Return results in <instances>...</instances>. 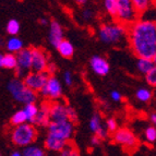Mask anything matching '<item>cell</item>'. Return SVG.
<instances>
[{
	"label": "cell",
	"mask_w": 156,
	"mask_h": 156,
	"mask_svg": "<svg viewBox=\"0 0 156 156\" xmlns=\"http://www.w3.org/2000/svg\"><path fill=\"white\" fill-rule=\"evenodd\" d=\"M127 38L138 58L156 60V23L154 20L139 19L128 26Z\"/></svg>",
	"instance_id": "cell-1"
},
{
	"label": "cell",
	"mask_w": 156,
	"mask_h": 156,
	"mask_svg": "<svg viewBox=\"0 0 156 156\" xmlns=\"http://www.w3.org/2000/svg\"><path fill=\"white\" fill-rule=\"evenodd\" d=\"M128 27L119 22H108L99 26L97 36L101 43L106 45H118L127 38Z\"/></svg>",
	"instance_id": "cell-2"
},
{
	"label": "cell",
	"mask_w": 156,
	"mask_h": 156,
	"mask_svg": "<svg viewBox=\"0 0 156 156\" xmlns=\"http://www.w3.org/2000/svg\"><path fill=\"white\" fill-rule=\"evenodd\" d=\"M37 139V130L35 126L25 122L23 125L16 126L11 131V140L16 146L26 147L32 145Z\"/></svg>",
	"instance_id": "cell-3"
},
{
	"label": "cell",
	"mask_w": 156,
	"mask_h": 156,
	"mask_svg": "<svg viewBox=\"0 0 156 156\" xmlns=\"http://www.w3.org/2000/svg\"><path fill=\"white\" fill-rule=\"evenodd\" d=\"M8 91L10 92L13 98L21 104L27 105L36 103L37 101L36 92L26 87L21 79L14 78L10 80V82L8 83Z\"/></svg>",
	"instance_id": "cell-4"
},
{
	"label": "cell",
	"mask_w": 156,
	"mask_h": 156,
	"mask_svg": "<svg viewBox=\"0 0 156 156\" xmlns=\"http://www.w3.org/2000/svg\"><path fill=\"white\" fill-rule=\"evenodd\" d=\"M139 16L140 14L135 10L131 0H117V8L115 14L116 21L128 27L139 20Z\"/></svg>",
	"instance_id": "cell-5"
},
{
	"label": "cell",
	"mask_w": 156,
	"mask_h": 156,
	"mask_svg": "<svg viewBox=\"0 0 156 156\" xmlns=\"http://www.w3.org/2000/svg\"><path fill=\"white\" fill-rule=\"evenodd\" d=\"M62 84L56 76H49L43 89L38 92L43 97L49 101H58L62 96Z\"/></svg>",
	"instance_id": "cell-6"
},
{
	"label": "cell",
	"mask_w": 156,
	"mask_h": 156,
	"mask_svg": "<svg viewBox=\"0 0 156 156\" xmlns=\"http://www.w3.org/2000/svg\"><path fill=\"white\" fill-rule=\"evenodd\" d=\"M16 67L14 69L18 79H23L31 71L32 65V48H23L16 54Z\"/></svg>",
	"instance_id": "cell-7"
},
{
	"label": "cell",
	"mask_w": 156,
	"mask_h": 156,
	"mask_svg": "<svg viewBox=\"0 0 156 156\" xmlns=\"http://www.w3.org/2000/svg\"><path fill=\"white\" fill-rule=\"evenodd\" d=\"M47 128H48V133H51L67 142L72 139L74 133V123L69 120L59 121V122H50L47 126Z\"/></svg>",
	"instance_id": "cell-8"
},
{
	"label": "cell",
	"mask_w": 156,
	"mask_h": 156,
	"mask_svg": "<svg viewBox=\"0 0 156 156\" xmlns=\"http://www.w3.org/2000/svg\"><path fill=\"white\" fill-rule=\"evenodd\" d=\"M48 74L46 72H34V71H30L23 79V83L25 84L26 87H29L30 90L34 92H39L43 89V86L46 83L47 79H48Z\"/></svg>",
	"instance_id": "cell-9"
},
{
	"label": "cell",
	"mask_w": 156,
	"mask_h": 156,
	"mask_svg": "<svg viewBox=\"0 0 156 156\" xmlns=\"http://www.w3.org/2000/svg\"><path fill=\"white\" fill-rule=\"evenodd\" d=\"M112 134H114L112 139L115 142L120 144V145L126 146V147L132 148L138 144V138L128 128H120V129L118 128Z\"/></svg>",
	"instance_id": "cell-10"
},
{
	"label": "cell",
	"mask_w": 156,
	"mask_h": 156,
	"mask_svg": "<svg viewBox=\"0 0 156 156\" xmlns=\"http://www.w3.org/2000/svg\"><path fill=\"white\" fill-rule=\"evenodd\" d=\"M48 62H49V57L45 50L41 49V48H32L31 71L45 72Z\"/></svg>",
	"instance_id": "cell-11"
},
{
	"label": "cell",
	"mask_w": 156,
	"mask_h": 156,
	"mask_svg": "<svg viewBox=\"0 0 156 156\" xmlns=\"http://www.w3.org/2000/svg\"><path fill=\"white\" fill-rule=\"evenodd\" d=\"M67 104L62 101H51L49 103V118L50 122H59L68 120L67 117Z\"/></svg>",
	"instance_id": "cell-12"
},
{
	"label": "cell",
	"mask_w": 156,
	"mask_h": 156,
	"mask_svg": "<svg viewBox=\"0 0 156 156\" xmlns=\"http://www.w3.org/2000/svg\"><path fill=\"white\" fill-rule=\"evenodd\" d=\"M90 66L91 69L95 74L101 76H105L106 74H108L110 70V66L108 63V61L106 60V58L101 57V56H94L91 58L90 61Z\"/></svg>",
	"instance_id": "cell-13"
},
{
	"label": "cell",
	"mask_w": 156,
	"mask_h": 156,
	"mask_svg": "<svg viewBox=\"0 0 156 156\" xmlns=\"http://www.w3.org/2000/svg\"><path fill=\"white\" fill-rule=\"evenodd\" d=\"M63 38V29L61 24L58 21H52L49 22V32H48V41H49L50 45L54 47H57Z\"/></svg>",
	"instance_id": "cell-14"
},
{
	"label": "cell",
	"mask_w": 156,
	"mask_h": 156,
	"mask_svg": "<svg viewBox=\"0 0 156 156\" xmlns=\"http://www.w3.org/2000/svg\"><path fill=\"white\" fill-rule=\"evenodd\" d=\"M50 123L49 118V103L48 101H43L42 104L38 105V112L35 119L33 121V125L38 126V127H47Z\"/></svg>",
	"instance_id": "cell-15"
},
{
	"label": "cell",
	"mask_w": 156,
	"mask_h": 156,
	"mask_svg": "<svg viewBox=\"0 0 156 156\" xmlns=\"http://www.w3.org/2000/svg\"><path fill=\"white\" fill-rule=\"evenodd\" d=\"M90 129L94 133V135H97L101 140L107 138V135H108V132H107L106 128L103 126L101 118L98 114H95L91 118V120H90Z\"/></svg>",
	"instance_id": "cell-16"
},
{
	"label": "cell",
	"mask_w": 156,
	"mask_h": 156,
	"mask_svg": "<svg viewBox=\"0 0 156 156\" xmlns=\"http://www.w3.org/2000/svg\"><path fill=\"white\" fill-rule=\"evenodd\" d=\"M68 143L69 142L58 138L51 133H47V136L45 139V147L51 152H60Z\"/></svg>",
	"instance_id": "cell-17"
},
{
	"label": "cell",
	"mask_w": 156,
	"mask_h": 156,
	"mask_svg": "<svg viewBox=\"0 0 156 156\" xmlns=\"http://www.w3.org/2000/svg\"><path fill=\"white\" fill-rule=\"evenodd\" d=\"M56 48H57L60 56H62L63 58H71L74 54V47H73L72 43L67 41V39H62Z\"/></svg>",
	"instance_id": "cell-18"
},
{
	"label": "cell",
	"mask_w": 156,
	"mask_h": 156,
	"mask_svg": "<svg viewBox=\"0 0 156 156\" xmlns=\"http://www.w3.org/2000/svg\"><path fill=\"white\" fill-rule=\"evenodd\" d=\"M153 68H155L154 60L146 59V58H138V60H136V70L144 76L148 71H151Z\"/></svg>",
	"instance_id": "cell-19"
},
{
	"label": "cell",
	"mask_w": 156,
	"mask_h": 156,
	"mask_svg": "<svg viewBox=\"0 0 156 156\" xmlns=\"http://www.w3.org/2000/svg\"><path fill=\"white\" fill-rule=\"evenodd\" d=\"M7 49L10 54H14L16 55V52H19L20 50H22L24 48L23 42H22L21 38H19L16 36H11L7 42Z\"/></svg>",
	"instance_id": "cell-20"
},
{
	"label": "cell",
	"mask_w": 156,
	"mask_h": 156,
	"mask_svg": "<svg viewBox=\"0 0 156 156\" xmlns=\"http://www.w3.org/2000/svg\"><path fill=\"white\" fill-rule=\"evenodd\" d=\"M131 2L140 16L154 7V0H131Z\"/></svg>",
	"instance_id": "cell-21"
},
{
	"label": "cell",
	"mask_w": 156,
	"mask_h": 156,
	"mask_svg": "<svg viewBox=\"0 0 156 156\" xmlns=\"http://www.w3.org/2000/svg\"><path fill=\"white\" fill-rule=\"evenodd\" d=\"M23 112L26 116V120H27V122L33 125V121H34V119H35V117H36L37 112H38V105H37L36 103H32V104L24 105Z\"/></svg>",
	"instance_id": "cell-22"
},
{
	"label": "cell",
	"mask_w": 156,
	"mask_h": 156,
	"mask_svg": "<svg viewBox=\"0 0 156 156\" xmlns=\"http://www.w3.org/2000/svg\"><path fill=\"white\" fill-rule=\"evenodd\" d=\"M135 97L141 103H148L153 97V92L147 87H140L135 93Z\"/></svg>",
	"instance_id": "cell-23"
},
{
	"label": "cell",
	"mask_w": 156,
	"mask_h": 156,
	"mask_svg": "<svg viewBox=\"0 0 156 156\" xmlns=\"http://www.w3.org/2000/svg\"><path fill=\"white\" fill-rule=\"evenodd\" d=\"M16 67V57L14 54H5L2 56V66L1 68L8 69V70H14Z\"/></svg>",
	"instance_id": "cell-24"
},
{
	"label": "cell",
	"mask_w": 156,
	"mask_h": 156,
	"mask_svg": "<svg viewBox=\"0 0 156 156\" xmlns=\"http://www.w3.org/2000/svg\"><path fill=\"white\" fill-rule=\"evenodd\" d=\"M22 156H45V151L38 145H29L24 147L22 152Z\"/></svg>",
	"instance_id": "cell-25"
},
{
	"label": "cell",
	"mask_w": 156,
	"mask_h": 156,
	"mask_svg": "<svg viewBox=\"0 0 156 156\" xmlns=\"http://www.w3.org/2000/svg\"><path fill=\"white\" fill-rule=\"evenodd\" d=\"M10 122L13 127H16V126L23 125V123L27 122L26 116H25V114H24L23 109H20V110H18V112H14V114L12 115V117H11Z\"/></svg>",
	"instance_id": "cell-26"
},
{
	"label": "cell",
	"mask_w": 156,
	"mask_h": 156,
	"mask_svg": "<svg viewBox=\"0 0 156 156\" xmlns=\"http://www.w3.org/2000/svg\"><path fill=\"white\" fill-rule=\"evenodd\" d=\"M59 153H60V156H80L79 150L76 147V145L71 144L70 142H69Z\"/></svg>",
	"instance_id": "cell-27"
},
{
	"label": "cell",
	"mask_w": 156,
	"mask_h": 156,
	"mask_svg": "<svg viewBox=\"0 0 156 156\" xmlns=\"http://www.w3.org/2000/svg\"><path fill=\"white\" fill-rule=\"evenodd\" d=\"M144 138L147 143L153 144L156 141V129L154 126H148L144 131Z\"/></svg>",
	"instance_id": "cell-28"
},
{
	"label": "cell",
	"mask_w": 156,
	"mask_h": 156,
	"mask_svg": "<svg viewBox=\"0 0 156 156\" xmlns=\"http://www.w3.org/2000/svg\"><path fill=\"white\" fill-rule=\"evenodd\" d=\"M20 23L16 20H10V21L7 23V32L8 34H10L11 36H16V34L20 32Z\"/></svg>",
	"instance_id": "cell-29"
},
{
	"label": "cell",
	"mask_w": 156,
	"mask_h": 156,
	"mask_svg": "<svg viewBox=\"0 0 156 156\" xmlns=\"http://www.w3.org/2000/svg\"><path fill=\"white\" fill-rule=\"evenodd\" d=\"M104 8L110 16L115 18L116 8H117V0H104Z\"/></svg>",
	"instance_id": "cell-30"
},
{
	"label": "cell",
	"mask_w": 156,
	"mask_h": 156,
	"mask_svg": "<svg viewBox=\"0 0 156 156\" xmlns=\"http://www.w3.org/2000/svg\"><path fill=\"white\" fill-rule=\"evenodd\" d=\"M145 81L146 83L152 87L156 86V67L153 68L151 71H148L145 74Z\"/></svg>",
	"instance_id": "cell-31"
},
{
	"label": "cell",
	"mask_w": 156,
	"mask_h": 156,
	"mask_svg": "<svg viewBox=\"0 0 156 156\" xmlns=\"http://www.w3.org/2000/svg\"><path fill=\"white\" fill-rule=\"evenodd\" d=\"M105 128H106V130L108 133H114L118 129L117 120L115 119V118H108L106 120V127Z\"/></svg>",
	"instance_id": "cell-32"
},
{
	"label": "cell",
	"mask_w": 156,
	"mask_h": 156,
	"mask_svg": "<svg viewBox=\"0 0 156 156\" xmlns=\"http://www.w3.org/2000/svg\"><path fill=\"white\" fill-rule=\"evenodd\" d=\"M67 117L68 120L73 123L76 122V120H78V114H76V109L72 106H70V105L67 106Z\"/></svg>",
	"instance_id": "cell-33"
},
{
	"label": "cell",
	"mask_w": 156,
	"mask_h": 156,
	"mask_svg": "<svg viewBox=\"0 0 156 156\" xmlns=\"http://www.w3.org/2000/svg\"><path fill=\"white\" fill-rule=\"evenodd\" d=\"M81 18L85 22H91L94 18V12L91 9H84V10H82V12H81Z\"/></svg>",
	"instance_id": "cell-34"
},
{
	"label": "cell",
	"mask_w": 156,
	"mask_h": 156,
	"mask_svg": "<svg viewBox=\"0 0 156 156\" xmlns=\"http://www.w3.org/2000/svg\"><path fill=\"white\" fill-rule=\"evenodd\" d=\"M63 82L67 86H72L73 85V74L71 71H65L63 73Z\"/></svg>",
	"instance_id": "cell-35"
},
{
	"label": "cell",
	"mask_w": 156,
	"mask_h": 156,
	"mask_svg": "<svg viewBox=\"0 0 156 156\" xmlns=\"http://www.w3.org/2000/svg\"><path fill=\"white\" fill-rule=\"evenodd\" d=\"M57 71V66L55 65V63L52 62H48V65H47V68L46 70H45V72L48 74V76H55V72Z\"/></svg>",
	"instance_id": "cell-36"
},
{
	"label": "cell",
	"mask_w": 156,
	"mask_h": 156,
	"mask_svg": "<svg viewBox=\"0 0 156 156\" xmlns=\"http://www.w3.org/2000/svg\"><path fill=\"white\" fill-rule=\"evenodd\" d=\"M110 97H112V99L115 101H120L122 99V95L118 91H112V93H110Z\"/></svg>",
	"instance_id": "cell-37"
},
{
	"label": "cell",
	"mask_w": 156,
	"mask_h": 156,
	"mask_svg": "<svg viewBox=\"0 0 156 156\" xmlns=\"http://www.w3.org/2000/svg\"><path fill=\"white\" fill-rule=\"evenodd\" d=\"M101 143V139L97 136V135H94L93 138L91 139V144L92 145H98Z\"/></svg>",
	"instance_id": "cell-38"
},
{
	"label": "cell",
	"mask_w": 156,
	"mask_h": 156,
	"mask_svg": "<svg viewBox=\"0 0 156 156\" xmlns=\"http://www.w3.org/2000/svg\"><path fill=\"white\" fill-rule=\"evenodd\" d=\"M150 121H151V123L153 126L156 123V114H155V112L151 114V116H150Z\"/></svg>",
	"instance_id": "cell-39"
},
{
	"label": "cell",
	"mask_w": 156,
	"mask_h": 156,
	"mask_svg": "<svg viewBox=\"0 0 156 156\" xmlns=\"http://www.w3.org/2000/svg\"><path fill=\"white\" fill-rule=\"evenodd\" d=\"M39 23L42 24V25H49V21H48L46 18L41 19V20H39Z\"/></svg>",
	"instance_id": "cell-40"
},
{
	"label": "cell",
	"mask_w": 156,
	"mask_h": 156,
	"mask_svg": "<svg viewBox=\"0 0 156 156\" xmlns=\"http://www.w3.org/2000/svg\"><path fill=\"white\" fill-rule=\"evenodd\" d=\"M87 1H89V0H74V2H76V5H86V3H87Z\"/></svg>",
	"instance_id": "cell-41"
},
{
	"label": "cell",
	"mask_w": 156,
	"mask_h": 156,
	"mask_svg": "<svg viewBox=\"0 0 156 156\" xmlns=\"http://www.w3.org/2000/svg\"><path fill=\"white\" fill-rule=\"evenodd\" d=\"M10 156H22V154L20 153V152H13Z\"/></svg>",
	"instance_id": "cell-42"
},
{
	"label": "cell",
	"mask_w": 156,
	"mask_h": 156,
	"mask_svg": "<svg viewBox=\"0 0 156 156\" xmlns=\"http://www.w3.org/2000/svg\"><path fill=\"white\" fill-rule=\"evenodd\" d=\"M2 54H0V68H1V66H2Z\"/></svg>",
	"instance_id": "cell-43"
},
{
	"label": "cell",
	"mask_w": 156,
	"mask_h": 156,
	"mask_svg": "<svg viewBox=\"0 0 156 156\" xmlns=\"http://www.w3.org/2000/svg\"><path fill=\"white\" fill-rule=\"evenodd\" d=\"M0 156H1V154H0Z\"/></svg>",
	"instance_id": "cell-44"
},
{
	"label": "cell",
	"mask_w": 156,
	"mask_h": 156,
	"mask_svg": "<svg viewBox=\"0 0 156 156\" xmlns=\"http://www.w3.org/2000/svg\"><path fill=\"white\" fill-rule=\"evenodd\" d=\"M154 1H155V0H154Z\"/></svg>",
	"instance_id": "cell-45"
}]
</instances>
